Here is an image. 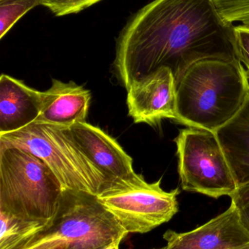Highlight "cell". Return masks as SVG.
<instances>
[{
	"label": "cell",
	"mask_w": 249,
	"mask_h": 249,
	"mask_svg": "<svg viewBox=\"0 0 249 249\" xmlns=\"http://www.w3.org/2000/svg\"><path fill=\"white\" fill-rule=\"evenodd\" d=\"M235 27L213 0H153L120 33L114 61L117 75L127 89L166 67L177 85L201 60L240 61Z\"/></svg>",
	"instance_id": "6da1fadb"
},
{
	"label": "cell",
	"mask_w": 249,
	"mask_h": 249,
	"mask_svg": "<svg viewBox=\"0 0 249 249\" xmlns=\"http://www.w3.org/2000/svg\"><path fill=\"white\" fill-rule=\"evenodd\" d=\"M249 96V78L241 61L201 60L177 83V122L215 132L238 113Z\"/></svg>",
	"instance_id": "7a4b0ae2"
},
{
	"label": "cell",
	"mask_w": 249,
	"mask_h": 249,
	"mask_svg": "<svg viewBox=\"0 0 249 249\" xmlns=\"http://www.w3.org/2000/svg\"><path fill=\"white\" fill-rule=\"evenodd\" d=\"M127 232L98 200L83 192L63 190L58 209L45 228L16 249H103Z\"/></svg>",
	"instance_id": "3957f363"
},
{
	"label": "cell",
	"mask_w": 249,
	"mask_h": 249,
	"mask_svg": "<svg viewBox=\"0 0 249 249\" xmlns=\"http://www.w3.org/2000/svg\"><path fill=\"white\" fill-rule=\"evenodd\" d=\"M0 145L20 148L40 158L64 190L97 196L111 184L75 140L70 127L34 122L0 135Z\"/></svg>",
	"instance_id": "277c9868"
},
{
	"label": "cell",
	"mask_w": 249,
	"mask_h": 249,
	"mask_svg": "<svg viewBox=\"0 0 249 249\" xmlns=\"http://www.w3.org/2000/svg\"><path fill=\"white\" fill-rule=\"evenodd\" d=\"M63 190L40 158L20 148L0 145V211L48 222L58 209Z\"/></svg>",
	"instance_id": "5b68a950"
},
{
	"label": "cell",
	"mask_w": 249,
	"mask_h": 249,
	"mask_svg": "<svg viewBox=\"0 0 249 249\" xmlns=\"http://www.w3.org/2000/svg\"><path fill=\"white\" fill-rule=\"evenodd\" d=\"M162 178L149 183L140 174L111 183L97 198L127 233L144 234L169 222L178 212V188L166 192Z\"/></svg>",
	"instance_id": "8992f818"
},
{
	"label": "cell",
	"mask_w": 249,
	"mask_h": 249,
	"mask_svg": "<svg viewBox=\"0 0 249 249\" xmlns=\"http://www.w3.org/2000/svg\"><path fill=\"white\" fill-rule=\"evenodd\" d=\"M175 142L183 190L215 199L235 191L238 186L214 132L188 127Z\"/></svg>",
	"instance_id": "52a82bcc"
},
{
	"label": "cell",
	"mask_w": 249,
	"mask_h": 249,
	"mask_svg": "<svg viewBox=\"0 0 249 249\" xmlns=\"http://www.w3.org/2000/svg\"><path fill=\"white\" fill-rule=\"evenodd\" d=\"M127 90L129 115L135 124L153 125L163 119L177 122L176 82L170 69L156 70Z\"/></svg>",
	"instance_id": "ba28073f"
},
{
	"label": "cell",
	"mask_w": 249,
	"mask_h": 249,
	"mask_svg": "<svg viewBox=\"0 0 249 249\" xmlns=\"http://www.w3.org/2000/svg\"><path fill=\"white\" fill-rule=\"evenodd\" d=\"M162 249H223L249 242L238 211L231 203L225 212L193 231L178 232L168 230Z\"/></svg>",
	"instance_id": "9c48e42d"
},
{
	"label": "cell",
	"mask_w": 249,
	"mask_h": 249,
	"mask_svg": "<svg viewBox=\"0 0 249 249\" xmlns=\"http://www.w3.org/2000/svg\"><path fill=\"white\" fill-rule=\"evenodd\" d=\"M73 138L95 166L110 182L135 175L133 158L116 140L96 126L80 123L70 127Z\"/></svg>",
	"instance_id": "30bf717a"
},
{
	"label": "cell",
	"mask_w": 249,
	"mask_h": 249,
	"mask_svg": "<svg viewBox=\"0 0 249 249\" xmlns=\"http://www.w3.org/2000/svg\"><path fill=\"white\" fill-rule=\"evenodd\" d=\"M91 98L83 86L54 79L50 89L42 92V109L35 122L65 127L86 122Z\"/></svg>",
	"instance_id": "8fae6325"
},
{
	"label": "cell",
	"mask_w": 249,
	"mask_h": 249,
	"mask_svg": "<svg viewBox=\"0 0 249 249\" xmlns=\"http://www.w3.org/2000/svg\"><path fill=\"white\" fill-rule=\"evenodd\" d=\"M42 92L7 74L0 77V135L35 122L42 109Z\"/></svg>",
	"instance_id": "7c38bea8"
},
{
	"label": "cell",
	"mask_w": 249,
	"mask_h": 249,
	"mask_svg": "<svg viewBox=\"0 0 249 249\" xmlns=\"http://www.w3.org/2000/svg\"><path fill=\"white\" fill-rule=\"evenodd\" d=\"M214 133L237 186L249 182V96L238 113Z\"/></svg>",
	"instance_id": "4fadbf2b"
},
{
	"label": "cell",
	"mask_w": 249,
	"mask_h": 249,
	"mask_svg": "<svg viewBox=\"0 0 249 249\" xmlns=\"http://www.w3.org/2000/svg\"><path fill=\"white\" fill-rule=\"evenodd\" d=\"M0 249H16L45 228L48 222L29 220L0 211Z\"/></svg>",
	"instance_id": "5bb4252c"
},
{
	"label": "cell",
	"mask_w": 249,
	"mask_h": 249,
	"mask_svg": "<svg viewBox=\"0 0 249 249\" xmlns=\"http://www.w3.org/2000/svg\"><path fill=\"white\" fill-rule=\"evenodd\" d=\"M44 0H0V39L13 26L35 7L43 4Z\"/></svg>",
	"instance_id": "9a60e30c"
},
{
	"label": "cell",
	"mask_w": 249,
	"mask_h": 249,
	"mask_svg": "<svg viewBox=\"0 0 249 249\" xmlns=\"http://www.w3.org/2000/svg\"><path fill=\"white\" fill-rule=\"evenodd\" d=\"M221 16L230 23L249 27V0H213Z\"/></svg>",
	"instance_id": "2e32d148"
},
{
	"label": "cell",
	"mask_w": 249,
	"mask_h": 249,
	"mask_svg": "<svg viewBox=\"0 0 249 249\" xmlns=\"http://www.w3.org/2000/svg\"><path fill=\"white\" fill-rule=\"evenodd\" d=\"M102 0H44L42 6L56 16L77 13Z\"/></svg>",
	"instance_id": "e0dca14e"
},
{
	"label": "cell",
	"mask_w": 249,
	"mask_h": 249,
	"mask_svg": "<svg viewBox=\"0 0 249 249\" xmlns=\"http://www.w3.org/2000/svg\"><path fill=\"white\" fill-rule=\"evenodd\" d=\"M230 197L231 203L238 211L243 226L249 233V182L238 186Z\"/></svg>",
	"instance_id": "ac0fdd59"
},
{
	"label": "cell",
	"mask_w": 249,
	"mask_h": 249,
	"mask_svg": "<svg viewBox=\"0 0 249 249\" xmlns=\"http://www.w3.org/2000/svg\"><path fill=\"white\" fill-rule=\"evenodd\" d=\"M235 34L238 58L247 67L249 79V27L244 25L235 26Z\"/></svg>",
	"instance_id": "d6986e66"
},
{
	"label": "cell",
	"mask_w": 249,
	"mask_h": 249,
	"mask_svg": "<svg viewBox=\"0 0 249 249\" xmlns=\"http://www.w3.org/2000/svg\"><path fill=\"white\" fill-rule=\"evenodd\" d=\"M223 249H249V242L246 244H241V245L235 246V247H230Z\"/></svg>",
	"instance_id": "ffe728a7"
},
{
	"label": "cell",
	"mask_w": 249,
	"mask_h": 249,
	"mask_svg": "<svg viewBox=\"0 0 249 249\" xmlns=\"http://www.w3.org/2000/svg\"><path fill=\"white\" fill-rule=\"evenodd\" d=\"M121 241H116V242L113 243V244H110L108 247H105L103 249H119V245L121 244Z\"/></svg>",
	"instance_id": "44dd1931"
},
{
	"label": "cell",
	"mask_w": 249,
	"mask_h": 249,
	"mask_svg": "<svg viewBox=\"0 0 249 249\" xmlns=\"http://www.w3.org/2000/svg\"><path fill=\"white\" fill-rule=\"evenodd\" d=\"M50 249H66L65 247L63 246H57V247H54V248Z\"/></svg>",
	"instance_id": "7402d4cb"
}]
</instances>
